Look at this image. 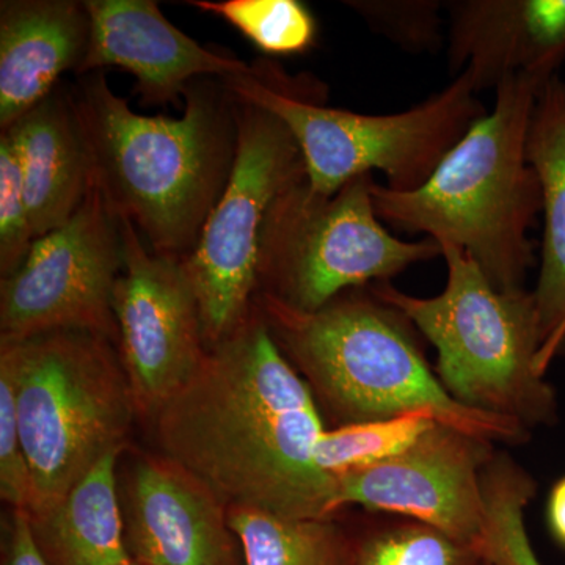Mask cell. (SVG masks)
<instances>
[{
    "label": "cell",
    "mask_w": 565,
    "mask_h": 565,
    "mask_svg": "<svg viewBox=\"0 0 565 565\" xmlns=\"http://www.w3.org/2000/svg\"><path fill=\"white\" fill-rule=\"evenodd\" d=\"M349 565H482L478 546L394 516L349 533Z\"/></svg>",
    "instance_id": "obj_21"
},
{
    "label": "cell",
    "mask_w": 565,
    "mask_h": 565,
    "mask_svg": "<svg viewBox=\"0 0 565 565\" xmlns=\"http://www.w3.org/2000/svg\"><path fill=\"white\" fill-rule=\"evenodd\" d=\"M527 159L539 174L544 196L541 273L533 296L541 332L539 364L546 374L565 349V81L559 76L539 95Z\"/></svg>",
    "instance_id": "obj_18"
},
{
    "label": "cell",
    "mask_w": 565,
    "mask_h": 565,
    "mask_svg": "<svg viewBox=\"0 0 565 565\" xmlns=\"http://www.w3.org/2000/svg\"><path fill=\"white\" fill-rule=\"evenodd\" d=\"M193 9L221 18L266 55L307 54L318 22L300 0H189Z\"/></svg>",
    "instance_id": "obj_24"
},
{
    "label": "cell",
    "mask_w": 565,
    "mask_h": 565,
    "mask_svg": "<svg viewBox=\"0 0 565 565\" xmlns=\"http://www.w3.org/2000/svg\"><path fill=\"white\" fill-rule=\"evenodd\" d=\"M10 364L33 508L61 500L104 456L122 448L137 414L120 352L107 338L54 330L0 338Z\"/></svg>",
    "instance_id": "obj_7"
},
{
    "label": "cell",
    "mask_w": 565,
    "mask_h": 565,
    "mask_svg": "<svg viewBox=\"0 0 565 565\" xmlns=\"http://www.w3.org/2000/svg\"><path fill=\"white\" fill-rule=\"evenodd\" d=\"M236 120L232 174L199 243L182 259L207 348L221 343L250 316L267 218L282 193L307 177L299 145L280 118L236 98Z\"/></svg>",
    "instance_id": "obj_9"
},
{
    "label": "cell",
    "mask_w": 565,
    "mask_h": 565,
    "mask_svg": "<svg viewBox=\"0 0 565 565\" xmlns=\"http://www.w3.org/2000/svg\"><path fill=\"white\" fill-rule=\"evenodd\" d=\"M448 66L476 92L515 74L546 82L565 62V0H449Z\"/></svg>",
    "instance_id": "obj_15"
},
{
    "label": "cell",
    "mask_w": 565,
    "mask_h": 565,
    "mask_svg": "<svg viewBox=\"0 0 565 565\" xmlns=\"http://www.w3.org/2000/svg\"><path fill=\"white\" fill-rule=\"evenodd\" d=\"M373 182V174H362L332 195L315 191L307 177L294 182L267 218L256 296L313 313L341 294L441 258L430 237L408 243L385 228Z\"/></svg>",
    "instance_id": "obj_8"
},
{
    "label": "cell",
    "mask_w": 565,
    "mask_h": 565,
    "mask_svg": "<svg viewBox=\"0 0 565 565\" xmlns=\"http://www.w3.org/2000/svg\"><path fill=\"white\" fill-rule=\"evenodd\" d=\"M21 163L29 218L36 239L76 214L92 188V170L70 85H58L2 131Z\"/></svg>",
    "instance_id": "obj_17"
},
{
    "label": "cell",
    "mask_w": 565,
    "mask_h": 565,
    "mask_svg": "<svg viewBox=\"0 0 565 565\" xmlns=\"http://www.w3.org/2000/svg\"><path fill=\"white\" fill-rule=\"evenodd\" d=\"M125 267L120 222L92 182L76 214L33 243L0 286V338L82 330L118 344L115 282Z\"/></svg>",
    "instance_id": "obj_10"
},
{
    "label": "cell",
    "mask_w": 565,
    "mask_h": 565,
    "mask_svg": "<svg viewBox=\"0 0 565 565\" xmlns=\"http://www.w3.org/2000/svg\"><path fill=\"white\" fill-rule=\"evenodd\" d=\"M222 81L237 99L288 126L302 152L308 182L326 195L374 170L385 173L392 191H415L489 111L465 73L418 106L390 115L326 106V93L294 85L273 65L263 68L258 63L250 74Z\"/></svg>",
    "instance_id": "obj_6"
},
{
    "label": "cell",
    "mask_w": 565,
    "mask_h": 565,
    "mask_svg": "<svg viewBox=\"0 0 565 565\" xmlns=\"http://www.w3.org/2000/svg\"><path fill=\"white\" fill-rule=\"evenodd\" d=\"M345 6L371 31L412 54L440 50L445 41L444 2L435 0H362Z\"/></svg>",
    "instance_id": "obj_25"
},
{
    "label": "cell",
    "mask_w": 565,
    "mask_h": 565,
    "mask_svg": "<svg viewBox=\"0 0 565 565\" xmlns=\"http://www.w3.org/2000/svg\"><path fill=\"white\" fill-rule=\"evenodd\" d=\"M2 565H50L41 555L31 527V515L24 509H13L6 541Z\"/></svg>",
    "instance_id": "obj_28"
},
{
    "label": "cell",
    "mask_w": 565,
    "mask_h": 565,
    "mask_svg": "<svg viewBox=\"0 0 565 565\" xmlns=\"http://www.w3.org/2000/svg\"><path fill=\"white\" fill-rule=\"evenodd\" d=\"M494 455L493 441L435 424L403 455L338 478L334 516L360 505L433 526L481 550L487 523L482 476Z\"/></svg>",
    "instance_id": "obj_12"
},
{
    "label": "cell",
    "mask_w": 565,
    "mask_h": 565,
    "mask_svg": "<svg viewBox=\"0 0 565 565\" xmlns=\"http://www.w3.org/2000/svg\"><path fill=\"white\" fill-rule=\"evenodd\" d=\"M482 565H503V564L497 563V561H492V559H489V557H486L484 563H482Z\"/></svg>",
    "instance_id": "obj_30"
},
{
    "label": "cell",
    "mask_w": 565,
    "mask_h": 565,
    "mask_svg": "<svg viewBox=\"0 0 565 565\" xmlns=\"http://www.w3.org/2000/svg\"><path fill=\"white\" fill-rule=\"evenodd\" d=\"M118 222L125 248L114 289L118 352L137 412L156 416L206 355L202 315L182 259L156 255L131 222Z\"/></svg>",
    "instance_id": "obj_11"
},
{
    "label": "cell",
    "mask_w": 565,
    "mask_h": 565,
    "mask_svg": "<svg viewBox=\"0 0 565 565\" xmlns=\"http://www.w3.org/2000/svg\"><path fill=\"white\" fill-rule=\"evenodd\" d=\"M126 546L140 565H244L228 505L167 457H145L125 486Z\"/></svg>",
    "instance_id": "obj_13"
},
{
    "label": "cell",
    "mask_w": 565,
    "mask_h": 565,
    "mask_svg": "<svg viewBox=\"0 0 565 565\" xmlns=\"http://www.w3.org/2000/svg\"><path fill=\"white\" fill-rule=\"evenodd\" d=\"M90 36L85 0L0 2V131L46 99L63 74L81 73Z\"/></svg>",
    "instance_id": "obj_16"
},
{
    "label": "cell",
    "mask_w": 565,
    "mask_h": 565,
    "mask_svg": "<svg viewBox=\"0 0 565 565\" xmlns=\"http://www.w3.org/2000/svg\"><path fill=\"white\" fill-rule=\"evenodd\" d=\"M85 6L92 36L77 76L107 68L128 71L148 106L178 102L192 82L203 77L226 79L253 71V65L185 35L152 0H85Z\"/></svg>",
    "instance_id": "obj_14"
},
{
    "label": "cell",
    "mask_w": 565,
    "mask_h": 565,
    "mask_svg": "<svg viewBox=\"0 0 565 565\" xmlns=\"http://www.w3.org/2000/svg\"><path fill=\"white\" fill-rule=\"evenodd\" d=\"M286 359L341 424L427 412L493 444L520 445L531 430L452 399L427 363L418 330L370 288L352 289L313 313L256 296ZM340 424V426H341Z\"/></svg>",
    "instance_id": "obj_4"
},
{
    "label": "cell",
    "mask_w": 565,
    "mask_h": 565,
    "mask_svg": "<svg viewBox=\"0 0 565 565\" xmlns=\"http://www.w3.org/2000/svg\"><path fill=\"white\" fill-rule=\"evenodd\" d=\"M244 565H349V531L334 519H285L228 508Z\"/></svg>",
    "instance_id": "obj_20"
},
{
    "label": "cell",
    "mask_w": 565,
    "mask_h": 565,
    "mask_svg": "<svg viewBox=\"0 0 565 565\" xmlns=\"http://www.w3.org/2000/svg\"><path fill=\"white\" fill-rule=\"evenodd\" d=\"M546 520L553 537L565 546V476L556 482L546 503Z\"/></svg>",
    "instance_id": "obj_29"
},
{
    "label": "cell",
    "mask_w": 565,
    "mask_h": 565,
    "mask_svg": "<svg viewBox=\"0 0 565 565\" xmlns=\"http://www.w3.org/2000/svg\"><path fill=\"white\" fill-rule=\"evenodd\" d=\"M441 258L448 277L437 296H411L388 281L370 291L435 345V374L457 403L530 430L555 423L556 393L539 364L533 291H500L460 248L445 245Z\"/></svg>",
    "instance_id": "obj_5"
},
{
    "label": "cell",
    "mask_w": 565,
    "mask_h": 565,
    "mask_svg": "<svg viewBox=\"0 0 565 565\" xmlns=\"http://www.w3.org/2000/svg\"><path fill=\"white\" fill-rule=\"evenodd\" d=\"M435 424L438 419L427 412L341 424L337 429H326L319 438L316 462L333 479L366 470L403 455Z\"/></svg>",
    "instance_id": "obj_23"
},
{
    "label": "cell",
    "mask_w": 565,
    "mask_h": 565,
    "mask_svg": "<svg viewBox=\"0 0 565 565\" xmlns=\"http://www.w3.org/2000/svg\"><path fill=\"white\" fill-rule=\"evenodd\" d=\"M120 452L104 456L54 504L29 512L33 537L50 565L132 563L118 494Z\"/></svg>",
    "instance_id": "obj_19"
},
{
    "label": "cell",
    "mask_w": 565,
    "mask_h": 565,
    "mask_svg": "<svg viewBox=\"0 0 565 565\" xmlns=\"http://www.w3.org/2000/svg\"><path fill=\"white\" fill-rule=\"evenodd\" d=\"M154 419L162 456L228 508L334 519L337 479L316 462L327 429L318 401L256 303Z\"/></svg>",
    "instance_id": "obj_1"
},
{
    "label": "cell",
    "mask_w": 565,
    "mask_h": 565,
    "mask_svg": "<svg viewBox=\"0 0 565 565\" xmlns=\"http://www.w3.org/2000/svg\"><path fill=\"white\" fill-rule=\"evenodd\" d=\"M92 182L152 253L184 259L225 191L237 151L236 98L218 77L192 82L180 118L148 117L104 71L70 85Z\"/></svg>",
    "instance_id": "obj_2"
},
{
    "label": "cell",
    "mask_w": 565,
    "mask_h": 565,
    "mask_svg": "<svg viewBox=\"0 0 565 565\" xmlns=\"http://www.w3.org/2000/svg\"><path fill=\"white\" fill-rule=\"evenodd\" d=\"M548 82L523 73L501 82L493 109L415 191L396 192L374 181L379 218L399 232L426 234L440 247L460 248L500 291L526 289L534 266L530 232L544 206L527 139Z\"/></svg>",
    "instance_id": "obj_3"
},
{
    "label": "cell",
    "mask_w": 565,
    "mask_h": 565,
    "mask_svg": "<svg viewBox=\"0 0 565 565\" xmlns=\"http://www.w3.org/2000/svg\"><path fill=\"white\" fill-rule=\"evenodd\" d=\"M18 152L0 132V274L9 277L28 258L35 243Z\"/></svg>",
    "instance_id": "obj_26"
},
{
    "label": "cell",
    "mask_w": 565,
    "mask_h": 565,
    "mask_svg": "<svg viewBox=\"0 0 565 565\" xmlns=\"http://www.w3.org/2000/svg\"><path fill=\"white\" fill-rule=\"evenodd\" d=\"M0 497L13 509L31 511L33 481L18 422L10 364L0 359Z\"/></svg>",
    "instance_id": "obj_27"
},
{
    "label": "cell",
    "mask_w": 565,
    "mask_h": 565,
    "mask_svg": "<svg viewBox=\"0 0 565 565\" xmlns=\"http://www.w3.org/2000/svg\"><path fill=\"white\" fill-rule=\"evenodd\" d=\"M487 523L482 555L503 565H542L531 545L525 511L534 479L504 452H497L482 476Z\"/></svg>",
    "instance_id": "obj_22"
},
{
    "label": "cell",
    "mask_w": 565,
    "mask_h": 565,
    "mask_svg": "<svg viewBox=\"0 0 565 565\" xmlns=\"http://www.w3.org/2000/svg\"><path fill=\"white\" fill-rule=\"evenodd\" d=\"M126 565H140V564L134 563V561H132V563H129V564H126Z\"/></svg>",
    "instance_id": "obj_31"
}]
</instances>
